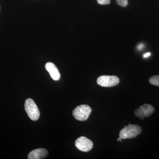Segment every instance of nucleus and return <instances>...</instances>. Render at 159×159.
<instances>
[{
	"label": "nucleus",
	"mask_w": 159,
	"mask_h": 159,
	"mask_svg": "<svg viewBox=\"0 0 159 159\" xmlns=\"http://www.w3.org/2000/svg\"><path fill=\"white\" fill-rule=\"evenodd\" d=\"M142 131V129L139 125L129 124L120 130L119 137L123 139H132L138 136Z\"/></svg>",
	"instance_id": "nucleus-1"
},
{
	"label": "nucleus",
	"mask_w": 159,
	"mask_h": 159,
	"mask_svg": "<svg viewBox=\"0 0 159 159\" xmlns=\"http://www.w3.org/2000/svg\"><path fill=\"white\" fill-rule=\"evenodd\" d=\"M25 107L26 112L31 120L35 121L39 119V110L33 99L31 98L26 99Z\"/></svg>",
	"instance_id": "nucleus-2"
},
{
	"label": "nucleus",
	"mask_w": 159,
	"mask_h": 159,
	"mask_svg": "<svg viewBox=\"0 0 159 159\" xmlns=\"http://www.w3.org/2000/svg\"><path fill=\"white\" fill-rule=\"evenodd\" d=\"M92 112V109L89 105L83 104L77 107L73 111L74 118L80 121H84L88 119Z\"/></svg>",
	"instance_id": "nucleus-3"
},
{
	"label": "nucleus",
	"mask_w": 159,
	"mask_h": 159,
	"mask_svg": "<svg viewBox=\"0 0 159 159\" xmlns=\"http://www.w3.org/2000/svg\"><path fill=\"white\" fill-rule=\"evenodd\" d=\"M119 79L116 76L103 75L98 77L97 83L99 85L104 87L115 86L119 83Z\"/></svg>",
	"instance_id": "nucleus-4"
},
{
	"label": "nucleus",
	"mask_w": 159,
	"mask_h": 159,
	"mask_svg": "<svg viewBox=\"0 0 159 159\" xmlns=\"http://www.w3.org/2000/svg\"><path fill=\"white\" fill-rule=\"evenodd\" d=\"M75 145L77 149L81 151H89L93 148V142L85 137H80L77 139L75 142Z\"/></svg>",
	"instance_id": "nucleus-5"
},
{
	"label": "nucleus",
	"mask_w": 159,
	"mask_h": 159,
	"mask_svg": "<svg viewBox=\"0 0 159 159\" xmlns=\"http://www.w3.org/2000/svg\"><path fill=\"white\" fill-rule=\"evenodd\" d=\"M154 111V108L150 104H145L136 110L134 113L139 119H143L145 117L150 116Z\"/></svg>",
	"instance_id": "nucleus-6"
},
{
	"label": "nucleus",
	"mask_w": 159,
	"mask_h": 159,
	"mask_svg": "<svg viewBox=\"0 0 159 159\" xmlns=\"http://www.w3.org/2000/svg\"><path fill=\"white\" fill-rule=\"evenodd\" d=\"M48 150L44 148H38L31 151L28 155L29 159H44L48 156Z\"/></svg>",
	"instance_id": "nucleus-7"
},
{
	"label": "nucleus",
	"mask_w": 159,
	"mask_h": 159,
	"mask_svg": "<svg viewBox=\"0 0 159 159\" xmlns=\"http://www.w3.org/2000/svg\"><path fill=\"white\" fill-rule=\"evenodd\" d=\"M45 68L49 72L51 78L54 80H59L60 74L57 67L52 62H48L45 65Z\"/></svg>",
	"instance_id": "nucleus-8"
},
{
	"label": "nucleus",
	"mask_w": 159,
	"mask_h": 159,
	"mask_svg": "<svg viewBox=\"0 0 159 159\" xmlns=\"http://www.w3.org/2000/svg\"><path fill=\"white\" fill-rule=\"evenodd\" d=\"M149 81L151 84L159 87V75L153 76L150 77Z\"/></svg>",
	"instance_id": "nucleus-9"
},
{
	"label": "nucleus",
	"mask_w": 159,
	"mask_h": 159,
	"mask_svg": "<svg viewBox=\"0 0 159 159\" xmlns=\"http://www.w3.org/2000/svg\"><path fill=\"white\" fill-rule=\"evenodd\" d=\"M118 5L122 7H125L128 5V0H116Z\"/></svg>",
	"instance_id": "nucleus-10"
},
{
	"label": "nucleus",
	"mask_w": 159,
	"mask_h": 159,
	"mask_svg": "<svg viewBox=\"0 0 159 159\" xmlns=\"http://www.w3.org/2000/svg\"><path fill=\"white\" fill-rule=\"evenodd\" d=\"M97 2L99 5H108L110 3V0H97Z\"/></svg>",
	"instance_id": "nucleus-11"
},
{
	"label": "nucleus",
	"mask_w": 159,
	"mask_h": 159,
	"mask_svg": "<svg viewBox=\"0 0 159 159\" xmlns=\"http://www.w3.org/2000/svg\"><path fill=\"white\" fill-rule=\"evenodd\" d=\"M150 55L151 53L150 52H148V53H145V54H144L143 57H144V58H146V57H149V56H150Z\"/></svg>",
	"instance_id": "nucleus-12"
},
{
	"label": "nucleus",
	"mask_w": 159,
	"mask_h": 159,
	"mask_svg": "<svg viewBox=\"0 0 159 159\" xmlns=\"http://www.w3.org/2000/svg\"><path fill=\"white\" fill-rule=\"evenodd\" d=\"M144 45L143 44H141L139 45L138 46V49L139 50H141L142 49V48L144 47Z\"/></svg>",
	"instance_id": "nucleus-13"
},
{
	"label": "nucleus",
	"mask_w": 159,
	"mask_h": 159,
	"mask_svg": "<svg viewBox=\"0 0 159 159\" xmlns=\"http://www.w3.org/2000/svg\"><path fill=\"white\" fill-rule=\"evenodd\" d=\"M117 141H118V142H122V139H121V138H120V137H119V138H118V139H117Z\"/></svg>",
	"instance_id": "nucleus-14"
}]
</instances>
